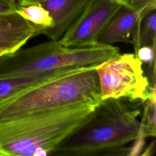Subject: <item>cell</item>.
Segmentation results:
<instances>
[{"label":"cell","instance_id":"2","mask_svg":"<svg viewBox=\"0 0 156 156\" xmlns=\"http://www.w3.org/2000/svg\"><path fill=\"white\" fill-rule=\"evenodd\" d=\"M97 105L57 108L0 123V156L51 155L87 122Z\"/></svg>","mask_w":156,"mask_h":156},{"label":"cell","instance_id":"11","mask_svg":"<svg viewBox=\"0 0 156 156\" xmlns=\"http://www.w3.org/2000/svg\"><path fill=\"white\" fill-rule=\"evenodd\" d=\"M156 6L148 9L143 15L131 36L135 54L141 47L155 46Z\"/></svg>","mask_w":156,"mask_h":156},{"label":"cell","instance_id":"4","mask_svg":"<svg viewBox=\"0 0 156 156\" xmlns=\"http://www.w3.org/2000/svg\"><path fill=\"white\" fill-rule=\"evenodd\" d=\"M119 54L112 44L69 48L58 41L36 44L0 56V78L20 77L57 70L96 68Z\"/></svg>","mask_w":156,"mask_h":156},{"label":"cell","instance_id":"8","mask_svg":"<svg viewBox=\"0 0 156 156\" xmlns=\"http://www.w3.org/2000/svg\"><path fill=\"white\" fill-rule=\"evenodd\" d=\"M91 0H44L41 4L49 13L53 24L43 28L41 34L58 41L83 12Z\"/></svg>","mask_w":156,"mask_h":156},{"label":"cell","instance_id":"12","mask_svg":"<svg viewBox=\"0 0 156 156\" xmlns=\"http://www.w3.org/2000/svg\"><path fill=\"white\" fill-rule=\"evenodd\" d=\"M16 11L27 21L43 28L50 27L53 24L52 18L49 12L40 4L26 5L17 4Z\"/></svg>","mask_w":156,"mask_h":156},{"label":"cell","instance_id":"16","mask_svg":"<svg viewBox=\"0 0 156 156\" xmlns=\"http://www.w3.org/2000/svg\"><path fill=\"white\" fill-rule=\"evenodd\" d=\"M4 54H5L2 51H0V56L1 55H4Z\"/></svg>","mask_w":156,"mask_h":156},{"label":"cell","instance_id":"10","mask_svg":"<svg viewBox=\"0 0 156 156\" xmlns=\"http://www.w3.org/2000/svg\"><path fill=\"white\" fill-rule=\"evenodd\" d=\"M88 68L66 69L25 76L1 77L0 78V103L23 91L47 81Z\"/></svg>","mask_w":156,"mask_h":156},{"label":"cell","instance_id":"14","mask_svg":"<svg viewBox=\"0 0 156 156\" xmlns=\"http://www.w3.org/2000/svg\"><path fill=\"white\" fill-rule=\"evenodd\" d=\"M16 0H0V14L16 10Z\"/></svg>","mask_w":156,"mask_h":156},{"label":"cell","instance_id":"15","mask_svg":"<svg viewBox=\"0 0 156 156\" xmlns=\"http://www.w3.org/2000/svg\"><path fill=\"white\" fill-rule=\"evenodd\" d=\"M44 0H16L17 4L21 5H26L32 4H38Z\"/></svg>","mask_w":156,"mask_h":156},{"label":"cell","instance_id":"5","mask_svg":"<svg viewBox=\"0 0 156 156\" xmlns=\"http://www.w3.org/2000/svg\"><path fill=\"white\" fill-rule=\"evenodd\" d=\"M96 70L102 99L155 100V85H151L135 54H119L96 67Z\"/></svg>","mask_w":156,"mask_h":156},{"label":"cell","instance_id":"7","mask_svg":"<svg viewBox=\"0 0 156 156\" xmlns=\"http://www.w3.org/2000/svg\"><path fill=\"white\" fill-rule=\"evenodd\" d=\"M43 29L16 11L0 14V51L8 54L19 50L29 40L41 34Z\"/></svg>","mask_w":156,"mask_h":156},{"label":"cell","instance_id":"6","mask_svg":"<svg viewBox=\"0 0 156 156\" xmlns=\"http://www.w3.org/2000/svg\"><path fill=\"white\" fill-rule=\"evenodd\" d=\"M121 4L115 0H91L68 29L60 44L69 48H80L98 44L99 37Z\"/></svg>","mask_w":156,"mask_h":156},{"label":"cell","instance_id":"9","mask_svg":"<svg viewBox=\"0 0 156 156\" xmlns=\"http://www.w3.org/2000/svg\"><path fill=\"white\" fill-rule=\"evenodd\" d=\"M156 3L150 4L143 9L134 10L121 5L102 32L98 43L112 44L118 42H131L132 34L145 12Z\"/></svg>","mask_w":156,"mask_h":156},{"label":"cell","instance_id":"1","mask_svg":"<svg viewBox=\"0 0 156 156\" xmlns=\"http://www.w3.org/2000/svg\"><path fill=\"white\" fill-rule=\"evenodd\" d=\"M143 101L127 98L102 99L87 122L62 142L51 155H128L137 138Z\"/></svg>","mask_w":156,"mask_h":156},{"label":"cell","instance_id":"13","mask_svg":"<svg viewBox=\"0 0 156 156\" xmlns=\"http://www.w3.org/2000/svg\"><path fill=\"white\" fill-rule=\"evenodd\" d=\"M120 4L134 10L141 9L146 5L156 3V0H115Z\"/></svg>","mask_w":156,"mask_h":156},{"label":"cell","instance_id":"3","mask_svg":"<svg viewBox=\"0 0 156 156\" xmlns=\"http://www.w3.org/2000/svg\"><path fill=\"white\" fill-rule=\"evenodd\" d=\"M102 100L96 68L54 79L0 103V123L41 111L76 105H98Z\"/></svg>","mask_w":156,"mask_h":156}]
</instances>
